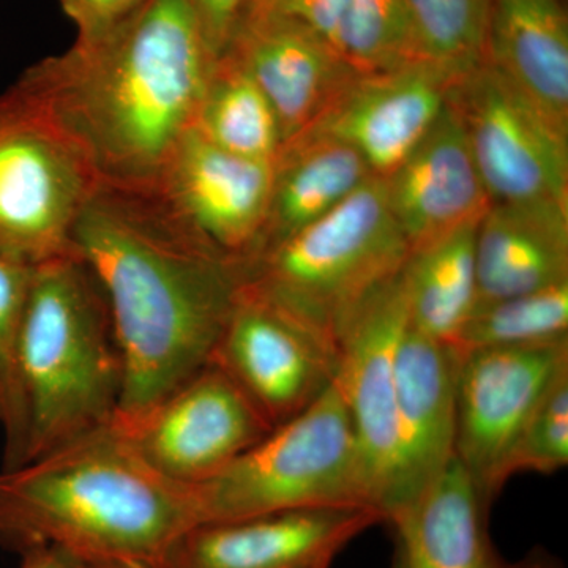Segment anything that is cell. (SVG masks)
Masks as SVG:
<instances>
[{
  "instance_id": "1",
  "label": "cell",
  "mask_w": 568,
  "mask_h": 568,
  "mask_svg": "<svg viewBox=\"0 0 568 568\" xmlns=\"http://www.w3.org/2000/svg\"><path fill=\"white\" fill-rule=\"evenodd\" d=\"M70 252L110 310L125 368L114 420H130L211 362L241 294V260L160 190L104 182L74 224Z\"/></svg>"
},
{
  "instance_id": "2",
  "label": "cell",
  "mask_w": 568,
  "mask_h": 568,
  "mask_svg": "<svg viewBox=\"0 0 568 568\" xmlns=\"http://www.w3.org/2000/svg\"><path fill=\"white\" fill-rule=\"evenodd\" d=\"M213 63L189 0H145L110 31L22 74L81 142L100 182L156 189L196 125Z\"/></svg>"
},
{
  "instance_id": "3",
  "label": "cell",
  "mask_w": 568,
  "mask_h": 568,
  "mask_svg": "<svg viewBox=\"0 0 568 568\" xmlns=\"http://www.w3.org/2000/svg\"><path fill=\"white\" fill-rule=\"evenodd\" d=\"M200 525L193 485L156 473L114 425L0 470V544L82 566L159 568Z\"/></svg>"
},
{
  "instance_id": "4",
  "label": "cell",
  "mask_w": 568,
  "mask_h": 568,
  "mask_svg": "<svg viewBox=\"0 0 568 568\" xmlns=\"http://www.w3.org/2000/svg\"><path fill=\"white\" fill-rule=\"evenodd\" d=\"M17 361L26 418L22 465L118 416L122 353L102 290L77 254L33 265Z\"/></svg>"
},
{
  "instance_id": "5",
  "label": "cell",
  "mask_w": 568,
  "mask_h": 568,
  "mask_svg": "<svg viewBox=\"0 0 568 568\" xmlns=\"http://www.w3.org/2000/svg\"><path fill=\"white\" fill-rule=\"evenodd\" d=\"M410 248L383 178L304 230L242 260V290L338 347L361 310L402 274Z\"/></svg>"
},
{
  "instance_id": "6",
  "label": "cell",
  "mask_w": 568,
  "mask_h": 568,
  "mask_svg": "<svg viewBox=\"0 0 568 568\" xmlns=\"http://www.w3.org/2000/svg\"><path fill=\"white\" fill-rule=\"evenodd\" d=\"M200 525L298 510H373L334 383L222 473L193 485ZM377 514V511H376Z\"/></svg>"
},
{
  "instance_id": "7",
  "label": "cell",
  "mask_w": 568,
  "mask_h": 568,
  "mask_svg": "<svg viewBox=\"0 0 568 568\" xmlns=\"http://www.w3.org/2000/svg\"><path fill=\"white\" fill-rule=\"evenodd\" d=\"M99 183L81 142L21 74L0 93V253L28 265L70 253Z\"/></svg>"
},
{
  "instance_id": "8",
  "label": "cell",
  "mask_w": 568,
  "mask_h": 568,
  "mask_svg": "<svg viewBox=\"0 0 568 568\" xmlns=\"http://www.w3.org/2000/svg\"><path fill=\"white\" fill-rule=\"evenodd\" d=\"M493 203L568 204V132L488 59L448 92Z\"/></svg>"
},
{
  "instance_id": "9",
  "label": "cell",
  "mask_w": 568,
  "mask_h": 568,
  "mask_svg": "<svg viewBox=\"0 0 568 568\" xmlns=\"http://www.w3.org/2000/svg\"><path fill=\"white\" fill-rule=\"evenodd\" d=\"M112 425L156 473L183 485L216 476L272 432L213 362L140 416Z\"/></svg>"
},
{
  "instance_id": "10",
  "label": "cell",
  "mask_w": 568,
  "mask_h": 568,
  "mask_svg": "<svg viewBox=\"0 0 568 568\" xmlns=\"http://www.w3.org/2000/svg\"><path fill=\"white\" fill-rule=\"evenodd\" d=\"M567 365L568 339L462 355L455 457L489 504L510 480L508 465L523 428Z\"/></svg>"
},
{
  "instance_id": "11",
  "label": "cell",
  "mask_w": 568,
  "mask_h": 568,
  "mask_svg": "<svg viewBox=\"0 0 568 568\" xmlns=\"http://www.w3.org/2000/svg\"><path fill=\"white\" fill-rule=\"evenodd\" d=\"M406 324V295L399 274L347 328L334 377L353 425L369 506L384 521L398 448L396 349Z\"/></svg>"
},
{
  "instance_id": "12",
  "label": "cell",
  "mask_w": 568,
  "mask_h": 568,
  "mask_svg": "<svg viewBox=\"0 0 568 568\" xmlns=\"http://www.w3.org/2000/svg\"><path fill=\"white\" fill-rule=\"evenodd\" d=\"M336 361L315 335L242 287L211 357L272 429L332 386Z\"/></svg>"
},
{
  "instance_id": "13",
  "label": "cell",
  "mask_w": 568,
  "mask_h": 568,
  "mask_svg": "<svg viewBox=\"0 0 568 568\" xmlns=\"http://www.w3.org/2000/svg\"><path fill=\"white\" fill-rule=\"evenodd\" d=\"M462 74L428 61L355 74L308 130L346 142L386 178L432 129Z\"/></svg>"
},
{
  "instance_id": "14",
  "label": "cell",
  "mask_w": 568,
  "mask_h": 568,
  "mask_svg": "<svg viewBox=\"0 0 568 568\" xmlns=\"http://www.w3.org/2000/svg\"><path fill=\"white\" fill-rule=\"evenodd\" d=\"M459 354L407 324L396 349L398 448L386 521L455 458Z\"/></svg>"
},
{
  "instance_id": "15",
  "label": "cell",
  "mask_w": 568,
  "mask_h": 568,
  "mask_svg": "<svg viewBox=\"0 0 568 568\" xmlns=\"http://www.w3.org/2000/svg\"><path fill=\"white\" fill-rule=\"evenodd\" d=\"M372 510H298L203 523L179 538L159 568H308L334 559L366 529Z\"/></svg>"
},
{
  "instance_id": "16",
  "label": "cell",
  "mask_w": 568,
  "mask_h": 568,
  "mask_svg": "<svg viewBox=\"0 0 568 568\" xmlns=\"http://www.w3.org/2000/svg\"><path fill=\"white\" fill-rule=\"evenodd\" d=\"M383 181L410 253L480 222L493 204L448 100L428 133Z\"/></svg>"
},
{
  "instance_id": "17",
  "label": "cell",
  "mask_w": 568,
  "mask_h": 568,
  "mask_svg": "<svg viewBox=\"0 0 568 568\" xmlns=\"http://www.w3.org/2000/svg\"><path fill=\"white\" fill-rule=\"evenodd\" d=\"M272 164L223 151L192 130L156 190L213 244L245 260L264 226Z\"/></svg>"
},
{
  "instance_id": "18",
  "label": "cell",
  "mask_w": 568,
  "mask_h": 568,
  "mask_svg": "<svg viewBox=\"0 0 568 568\" xmlns=\"http://www.w3.org/2000/svg\"><path fill=\"white\" fill-rule=\"evenodd\" d=\"M226 54L271 103L283 144L315 125L357 74L323 37L268 11L253 14Z\"/></svg>"
},
{
  "instance_id": "19",
  "label": "cell",
  "mask_w": 568,
  "mask_h": 568,
  "mask_svg": "<svg viewBox=\"0 0 568 568\" xmlns=\"http://www.w3.org/2000/svg\"><path fill=\"white\" fill-rule=\"evenodd\" d=\"M477 305L568 282V204L493 203L477 224Z\"/></svg>"
},
{
  "instance_id": "20",
  "label": "cell",
  "mask_w": 568,
  "mask_h": 568,
  "mask_svg": "<svg viewBox=\"0 0 568 568\" xmlns=\"http://www.w3.org/2000/svg\"><path fill=\"white\" fill-rule=\"evenodd\" d=\"M491 504L457 457L387 523L399 540L398 568H510L488 529Z\"/></svg>"
},
{
  "instance_id": "21",
  "label": "cell",
  "mask_w": 568,
  "mask_h": 568,
  "mask_svg": "<svg viewBox=\"0 0 568 568\" xmlns=\"http://www.w3.org/2000/svg\"><path fill=\"white\" fill-rule=\"evenodd\" d=\"M272 166L264 226L245 260L323 219L375 175L349 144L312 130L284 142Z\"/></svg>"
},
{
  "instance_id": "22",
  "label": "cell",
  "mask_w": 568,
  "mask_h": 568,
  "mask_svg": "<svg viewBox=\"0 0 568 568\" xmlns=\"http://www.w3.org/2000/svg\"><path fill=\"white\" fill-rule=\"evenodd\" d=\"M487 59L568 132V22L559 0H493Z\"/></svg>"
},
{
  "instance_id": "23",
  "label": "cell",
  "mask_w": 568,
  "mask_h": 568,
  "mask_svg": "<svg viewBox=\"0 0 568 568\" xmlns=\"http://www.w3.org/2000/svg\"><path fill=\"white\" fill-rule=\"evenodd\" d=\"M477 224L410 253L402 271L409 324L444 345H455L477 305Z\"/></svg>"
},
{
  "instance_id": "24",
  "label": "cell",
  "mask_w": 568,
  "mask_h": 568,
  "mask_svg": "<svg viewBox=\"0 0 568 568\" xmlns=\"http://www.w3.org/2000/svg\"><path fill=\"white\" fill-rule=\"evenodd\" d=\"M194 130L223 151L274 163L282 132L271 103L234 55L213 63Z\"/></svg>"
},
{
  "instance_id": "25",
  "label": "cell",
  "mask_w": 568,
  "mask_h": 568,
  "mask_svg": "<svg viewBox=\"0 0 568 568\" xmlns=\"http://www.w3.org/2000/svg\"><path fill=\"white\" fill-rule=\"evenodd\" d=\"M568 339V282L478 304L452 347L462 355L489 347L551 345Z\"/></svg>"
},
{
  "instance_id": "26",
  "label": "cell",
  "mask_w": 568,
  "mask_h": 568,
  "mask_svg": "<svg viewBox=\"0 0 568 568\" xmlns=\"http://www.w3.org/2000/svg\"><path fill=\"white\" fill-rule=\"evenodd\" d=\"M424 61L465 73L487 59L493 0H405Z\"/></svg>"
},
{
  "instance_id": "27",
  "label": "cell",
  "mask_w": 568,
  "mask_h": 568,
  "mask_svg": "<svg viewBox=\"0 0 568 568\" xmlns=\"http://www.w3.org/2000/svg\"><path fill=\"white\" fill-rule=\"evenodd\" d=\"M336 51L357 74L383 73L424 61L405 0H347Z\"/></svg>"
},
{
  "instance_id": "28",
  "label": "cell",
  "mask_w": 568,
  "mask_h": 568,
  "mask_svg": "<svg viewBox=\"0 0 568 568\" xmlns=\"http://www.w3.org/2000/svg\"><path fill=\"white\" fill-rule=\"evenodd\" d=\"M33 265L0 253V429L3 432L2 469H14L26 458L24 407L18 381V335Z\"/></svg>"
},
{
  "instance_id": "29",
  "label": "cell",
  "mask_w": 568,
  "mask_h": 568,
  "mask_svg": "<svg viewBox=\"0 0 568 568\" xmlns=\"http://www.w3.org/2000/svg\"><path fill=\"white\" fill-rule=\"evenodd\" d=\"M568 465V365L551 381L528 424L523 428L508 474L541 476L562 470Z\"/></svg>"
},
{
  "instance_id": "30",
  "label": "cell",
  "mask_w": 568,
  "mask_h": 568,
  "mask_svg": "<svg viewBox=\"0 0 568 568\" xmlns=\"http://www.w3.org/2000/svg\"><path fill=\"white\" fill-rule=\"evenodd\" d=\"M213 58L226 54L260 9L261 0H189Z\"/></svg>"
},
{
  "instance_id": "31",
  "label": "cell",
  "mask_w": 568,
  "mask_h": 568,
  "mask_svg": "<svg viewBox=\"0 0 568 568\" xmlns=\"http://www.w3.org/2000/svg\"><path fill=\"white\" fill-rule=\"evenodd\" d=\"M347 0H261L257 11H268L312 29L336 50V37Z\"/></svg>"
},
{
  "instance_id": "32",
  "label": "cell",
  "mask_w": 568,
  "mask_h": 568,
  "mask_svg": "<svg viewBox=\"0 0 568 568\" xmlns=\"http://www.w3.org/2000/svg\"><path fill=\"white\" fill-rule=\"evenodd\" d=\"M145 0H61L67 17L77 26L78 39L102 36L140 9Z\"/></svg>"
},
{
  "instance_id": "33",
  "label": "cell",
  "mask_w": 568,
  "mask_h": 568,
  "mask_svg": "<svg viewBox=\"0 0 568 568\" xmlns=\"http://www.w3.org/2000/svg\"><path fill=\"white\" fill-rule=\"evenodd\" d=\"M21 555L20 568H81L80 562L52 547H32Z\"/></svg>"
},
{
  "instance_id": "34",
  "label": "cell",
  "mask_w": 568,
  "mask_h": 568,
  "mask_svg": "<svg viewBox=\"0 0 568 568\" xmlns=\"http://www.w3.org/2000/svg\"><path fill=\"white\" fill-rule=\"evenodd\" d=\"M510 568H564V564L560 562V559L549 555L547 549L534 548L518 562H511Z\"/></svg>"
},
{
  "instance_id": "35",
  "label": "cell",
  "mask_w": 568,
  "mask_h": 568,
  "mask_svg": "<svg viewBox=\"0 0 568 568\" xmlns=\"http://www.w3.org/2000/svg\"><path fill=\"white\" fill-rule=\"evenodd\" d=\"M332 562H334V559L321 560V562H317L315 566L308 568H331Z\"/></svg>"
},
{
  "instance_id": "36",
  "label": "cell",
  "mask_w": 568,
  "mask_h": 568,
  "mask_svg": "<svg viewBox=\"0 0 568 568\" xmlns=\"http://www.w3.org/2000/svg\"><path fill=\"white\" fill-rule=\"evenodd\" d=\"M81 568H142V567H126V566H82Z\"/></svg>"
},
{
  "instance_id": "37",
  "label": "cell",
  "mask_w": 568,
  "mask_h": 568,
  "mask_svg": "<svg viewBox=\"0 0 568 568\" xmlns=\"http://www.w3.org/2000/svg\"><path fill=\"white\" fill-rule=\"evenodd\" d=\"M395 568H398V566H396Z\"/></svg>"
}]
</instances>
